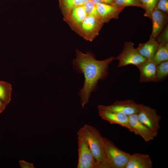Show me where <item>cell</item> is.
Wrapping results in <instances>:
<instances>
[{
    "mask_svg": "<svg viewBox=\"0 0 168 168\" xmlns=\"http://www.w3.org/2000/svg\"><path fill=\"white\" fill-rule=\"evenodd\" d=\"M115 59L119 61L118 68L130 65L137 67L147 60L140 54L131 41L124 43L122 51Z\"/></svg>",
    "mask_w": 168,
    "mask_h": 168,
    "instance_id": "5",
    "label": "cell"
},
{
    "mask_svg": "<svg viewBox=\"0 0 168 168\" xmlns=\"http://www.w3.org/2000/svg\"><path fill=\"white\" fill-rule=\"evenodd\" d=\"M87 16L83 5L74 7L63 16V20L78 35L81 24Z\"/></svg>",
    "mask_w": 168,
    "mask_h": 168,
    "instance_id": "9",
    "label": "cell"
},
{
    "mask_svg": "<svg viewBox=\"0 0 168 168\" xmlns=\"http://www.w3.org/2000/svg\"><path fill=\"white\" fill-rule=\"evenodd\" d=\"M104 23L97 16L87 15L81 24L78 35L87 41H92L99 35Z\"/></svg>",
    "mask_w": 168,
    "mask_h": 168,
    "instance_id": "6",
    "label": "cell"
},
{
    "mask_svg": "<svg viewBox=\"0 0 168 168\" xmlns=\"http://www.w3.org/2000/svg\"><path fill=\"white\" fill-rule=\"evenodd\" d=\"M137 115L139 120L157 136L160 128L161 117L156 110L142 104H138Z\"/></svg>",
    "mask_w": 168,
    "mask_h": 168,
    "instance_id": "4",
    "label": "cell"
},
{
    "mask_svg": "<svg viewBox=\"0 0 168 168\" xmlns=\"http://www.w3.org/2000/svg\"><path fill=\"white\" fill-rule=\"evenodd\" d=\"M152 162L147 154L135 153L130 154L125 168H152Z\"/></svg>",
    "mask_w": 168,
    "mask_h": 168,
    "instance_id": "15",
    "label": "cell"
},
{
    "mask_svg": "<svg viewBox=\"0 0 168 168\" xmlns=\"http://www.w3.org/2000/svg\"><path fill=\"white\" fill-rule=\"evenodd\" d=\"M103 138L109 168H125L130 154L118 148L107 138Z\"/></svg>",
    "mask_w": 168,
    "mask_h": 168,
    "instance_id": "3",
    "label": "cell"
},
{
    "mask_svg": "<svg viewBox=\"0 0 168 168\" xmlns=\"http://www.w3.org/2000/svg\"><path fill=\"white\" fill-rule=\"evenodd\" d=\"M156 77L158 82H160L168 76V61H164L157 65Z\"/></svg>",
    "mask_w": 168,
    "mask_h": 168,
    "instance_id": "21",
    "label": "cell"
},
{
    "mask_svg": "<svg viewBox=\"0 0 168 168\" xmlns=\"http://www.w3.org/2000/svg\"><path fill=\"white\" fill-rule=\"evenodd\" d=\"M100 116L110 124H117L126 128L132 132L129 116L115 111L98 110Z\"/></svg>",
    "mask_w": 168,
    "mask_h": 168,
    "instance_id": "10",
    "label": "cell"
},
{
    "mask_svg": "<svg viewBox=\"0 0 168 168\" xmlns=\"http://www.w3.org/2000/svg\"><path fill=\"white\" fill-rule=\"evenodd\" d=\"M152 60L157 65L168 60V43L159 44L158 49Z\"/></svg>",
    "mask_w": 168,
    "mask_h": 168,
    "instance_id": "19",
    "label": "cell"
},
{
    "mask_svg": "<svg viewBox=\"0 0 168 168\" xmlns=\"http://www.w3.org/2000/svg\"><path fill=\"white\" fill-rule=\"evenodd\" d=\"M76 58L72 61L74 69L83 74L85 81L83 87L79 92L82 108L89 101L91 95L96 89L98 81L105 79L108 75V66L114 60V57L99 60L94 54L88 52L83 53L76 50Z\"/></svg>",
    "mask_w": 168,
    "mask_h": 168,
    "instance_id": "1",
    "label": "cell"
},
{
    "mask_svg": "<svg viewBox=\"0 0 168 168\" xmlns=\"http://www.w3.org/2000/svg\"><path fill=\"white\" fill-rule=\"evenodd\" d=\"M12 88L9 82L0 81V99L7 105L11 99Z\"/></svg>",
    "mask_w": 168,
    "mask_h": 168,
    "instance_id": "18",
    "label": "cell"
},
{
    "mask_svg": "<svg viewBox=\"0 0 168 168\" xmlns=\"http://www.w3.org/2000/svg\"><path fill=\"white\" fill-rule=\"evenodd\" d=\"M83 6L87 15H93L99 17L96 5L91 0L86 2Z\"/></svg>",
    "mask_w": 168,
    "mask_h": 168,
    "instance_id": "23",
    "label": "cell"
},
{
    "mask_svg": "<svg viewBox=\"0 0 168 168\" xmlns=\"http://www.w3.org/2000/svg\"><path fill=\"white\" fill-rule=\"evenodd\" d=\"M145 11L144 16L151 19L152 13L159 0H140Z\"/></svg>",
    "mask_w": 168,
    "mask_h": 168,
    "instance_id": "22",
    "label": "cell"
},
{
    "mask_svg": "<svg viewBox=\"0 0 168 168\" xmlns=\"http://www.w3.org/2000/svg\"><path fill=\"white\" fill-rule=\"evenodd\" d=\"M78 161L77 168H96V160L89 145L83 138L78 136Z\"/></svg>",
    "mask_w": 168,
    "mask_h": 168,
    "instance_id": "7",
    "label": "cell"
},
{
    "mask_svg": "<svg viewBox=\"0 0 168 168\" xmlns=\"http://www.w3.org/2000/svg\"><path fill=\"white\" fill-rule=\"evenodd\" d=\"M95 4L99 3L107 4L111 5L113 0H91Z\"/></svg>",
    "mask_w": 168,
    "mask_h": 168,
    "instance_id": "27",
    "label": "cell"
},
{
    "mask_svg": "<svg viewBox=\"0 0 168 168\" xmlns=\"http://www.w3.org/2000/svg\"><path fill=\"white\" fill-rule=\"evenodd\" d=\"M159 44L168 43V26H167L165 29L156 38Z\"/></svg>",
    "mask_w": 168,
    "mask_h": 168,
    "instance_id": "24",
    "label": "cell"
},
{
    "mask_svg": "<svg viewBox=\"0 0 168 168\" xmlns=\"http://www.w3.org/2000/svg\"><path fill=\"white\" fill-rule=\"evenodd\" d=\"M99 17L104 23L117 19L124 7L117 8L110 4L99 3L96 5Z\"/></svg>",
    "mask_w": 168,
    "mask_h": 168,
    "instance_id": "13",
    "label": "cell"
},
{
    "mask_svg": "<svg viewBox=\"0 0 168 168\" xmlns=\"http://www.w3.org/2000/svg\"><path fill=\"white\" fill-rule=\"evenodd\" d=\"M132 132L141 137L146 142L153 140L157 136L138 119L137 114L129 116Z\"/></svg>",
    "mask_w": 168,
    "mask_h": 168,
    "instance_id": "11",
    "label": "cell"
},
{
    "mask_svg": "<svg viewBox=\"0 0 168 168\" xmlns=\"http://www.w3.org/2000/svg\"><path fill=\"white\" fill-rule=\"evenodd\" d=\"M159 45L156 39H150L143 43H139L136 49L143 57L147 60L152 59Z\"/></svg>",
    "mask_w": 168,
    "mask_h": 168,
    "instance_id": "16",
    "label": "cell"
},
{
    "mask_svg": "<svg viewBox=\"0 0 168 168\" xmlns=\"http://www.w3.org/2000/svg\"><path fill=\"white\" fill-rule=\"evenodd\" d=\"M156 8L167 14L168 13V0H159Z\"/></svg>",
    "mask_w": 168,
    "mask_h": 168,
    "instance_id": "25",
    "label": "cell"
},
{
    "mask_svg": "<svg viewBox=\"0 0 168 168\" xmlns=\"http://www.w3.org/2000/svg\"><path fill=\"white\" fill-rule=\"evenodd\" d=\"M167 14L155 8L152 11L151 19L152 27L149 39H156L160 34L167 20Z\"/></svg>",
    "mask_w": 168,
    "mask_h": 168,
    "instance_id": "14",
    "label": "cell"
},
{
    "mask_svg": "<svg viewBox=\"0 0 168 168\" xmlns=\"http://www.w3.org/2000/svg\"><path fill=\"white\" fill-rule=\"evenodd\" d=\"M157 64L152 60H146L138 65L140 75L139 81L141 82H158L156 73Z\"/></svg>",
    "mask_w": 168,
    "mask_h": 168,
    "instance_id": "12",
    "label": "cell"
},
{
    "mask_svg": "<svg viewBox=\"0 0 168 168\" xmlns=\"http://www.w3.org/2000/svg\"><path fill=\"white\" fill-rule=\"evenodd\" d=\"M19 164L22 168H34V165L33 163L28 162L23 160L19 161Z\"/></svg>",
    "mask_w": 168,
    "mask_h": 168,
    "instance_id": "26",
    "label": "cell"
},
{
    "mask_svg": "<svg viewBox=\"0 0 168 168\" xmlns=\"http://www.w3.org/2000/svg\"><path fill=\"white\" fill-rule=\"evenodd\" d=\"M111 5L117 8L133 6L138 7L143 9V6L140 0H113Z\"/></svg>",
    "mask_w": 168,
    "mask_h": 168,
    "instance_id": "20",
    "label": "cell"
},
{
    "mask_svg": "<svg viewBox=\"0 0 168 168\" xmlns=\"http://www.w3.org/2000/svg\"><path fill=\"white\" fill-rule=\"evenodd\" d=\"M59 7L64 16L74 7L83 5L89 0H58Z\"/></svg>",
    "mask_w": 168,
    "mask_h": 168,
    "instance_id": "17",
    "label": "cell"
},
{
    "mask_svg": "<svg viewBox=\"0 0 168 168\" xmlns=\"http://www.w3.org/2000/svg\"><path fill=\"white\" fill-rule=\"evenodd\" d=\"M98 109L120 112L129 116L138 113V104L130 99L117 100L109 105H99Z\"/></svg>",
    "mask_w": 168,
    "mask_h": 168,
    "instance_id": "8",
    "label": "cell"
},
{
    "mask_svg": "<svg viewBox=\"0 0 168 168\" xmlns=\"http://www.w3.org/2000/svg\"><path fill=\"white\" fill-rule=\"evenodd\" d=\"M6 105L0 99V114L5 109Z\"/></svg>",
    "mask_w": 168,
    "mask_h": 168,
    "instance_id": "28",
    "label": "cell"
},
{
    "mask_svg": "<svg viewBox=\"0 0 168 168\" xmlns=\"http://www.w3.org/2000/svg\"><path fill=\"white\" fill-rule=\"evenodd\" d=\"M87 142L96 160V168H109L104 147V137L94 127L84 125L77 133Z\"/></svg>",
    "mask_w": 168,
    "mask_h": 168,
    "instance_id": "2",
    "label": "cell"
}]
</instances>
